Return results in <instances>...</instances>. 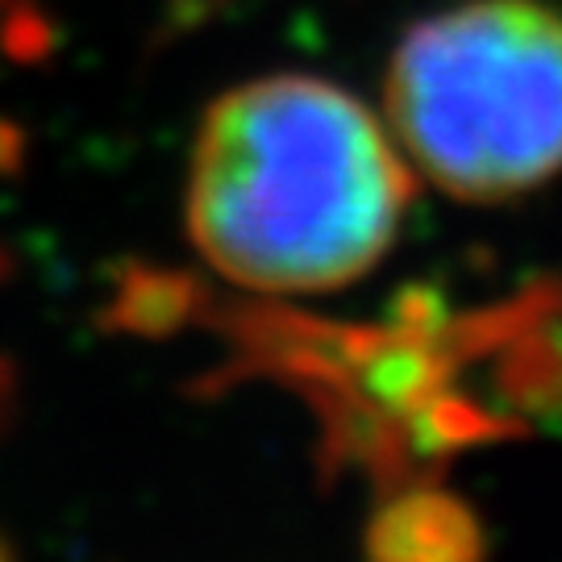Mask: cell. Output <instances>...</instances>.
<instances>
[{
	"instance_id": "obj_1",
	"label": "cell",
	"mask_w": 562,
	"mask_h": 562,
	"mask_svg": "<svg viewBox=\"0 0 562 562\" xmlns=\"http://www.w3.org/2000/svg\"><path fill=\"white\" fill-rule=\"evenodd\" d=\"M413 176L375 113L317 76H262L209 104L188 167V238L262 296L362 280L392 250Z\"/></svg>"
},
{
	"instance_id": "obj_2",
	"label": "cell",
	"mask_w": 562,
	"mask_h": 562,
	"mask_svg": "<svg viewBox=\"0 0 562 562\" xmlns=\"http://www.w3.org/2000/svg\"><path fill=\"white\" fill-rule=\"evenodd\" d=\"M404 159L459 201H513L562 171V4L459 0L387 63Z\"/></svg>"
},
{
	"instance_id": "obj_3",
	"label": "cell",
	"mask_w": 562,
	"mask_h": 562,
	"mask_svg": "<svg viewBox=\"0 0 562 562\" xmlns=\"http://www.w3.org/2000/svg\"><path fill=\"white\" fill-rule=\"evenodd\" d=\"M371 562H471V521L454 501L408 492L380 508L367 533Z\"/></svg>"
},
{
	"instance_id": "obj_4",
	"label": "cell",
	"mask_w": 562,
	"mask_h": 562,
	"mask_svg": "<svg viewBox=\"0 0 562 562\" xmlns=\"http://www.w3.org/2000/svg\"><path fill=\"white\" fill-rule=\"evenodd\" d=\"M0 562H13V559H9V546H4V542H0Z\"/></svg>"
}]
</instances>
